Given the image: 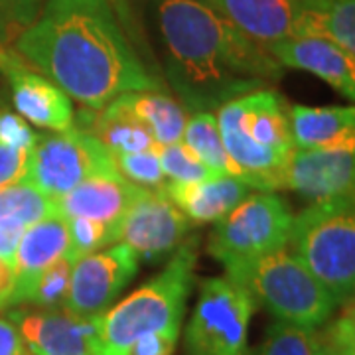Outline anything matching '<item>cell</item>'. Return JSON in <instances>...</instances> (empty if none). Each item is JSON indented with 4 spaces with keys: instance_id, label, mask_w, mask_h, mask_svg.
Wrapping results in <instances>:
<instances>
[{
    "instance_id": "484cf974",
    "label": "cell",
    "mask_w": 355,
    "mask_h": 355,
    "mask_svg": "<svg viewBox=\"0 0 355 355\" xmlns=\"http://www.w3.org/2000/svg\"><path fill=\"white\" fill-rule=\"evenodd\" d=\"M245 355H322L320 331L277 320L266 330L263 342Z\"/></svg>"
},
{
    "instance_id": "7a4b0ae2",
    "label": "cell",
    "mask_w": 355,
    "mask_h": 355,
    "mask_svg": "<svg viewBox=\"0 0 355 355\" xmlns=\"http://www.w3.org/2000/svg\"><path fill=\"white\" fill-rule=\"evenodd\" d=\"M164 48V73L188 113L216 111L279 83L284 67L203 0H146Z\"/></svg>"
},
{
    "instance_id": "6da1fadb",
    "label": "cell",
    "mask_w": 355,
    "mask_h": 355,
    "mask_svg": "<svg viewBox=\"0 0 355 355\" xmlns=\"http://www.w3.org/2000/svg\"><path fill=\"white\" fill-rule=\"evenodd\" d=\"M14 50L85 109H101L130 91H166L107 0H46Z\"/></svg>"
},
{
    "instance_id": "603a6c76",
    "label": "cell",
    "mask_w": 355,
    "mask_h": 355,
    "mask_svg": "<svg viewBox=\"0 0 355 355\" xmlns=\"http://www.w3.org/2000/svg\"><path fill=\"white\" fill-rule=\"evenodd\" d=\"M119 99L140 125L150 132L158 146L182 140L190 113L166 91H130L119 95Z\"/></svg>"
},
{
    "instance_id": "30bf717a",
    "label": "cell",
    "mask_w": 355,
    "mask_h": 355,
    "mask_svg": "<svg viewBox=\"0 0 355 355\" xmlns=\"http://www.w3.org/2000/svg\"><path fill=\"white\" fill-rule=\"evenodd\" d=\"M139 254L125 243H114L73 263L64 308L81 318L105 314L139 272Z\"/></svg>"
},
{
    "instance_id": "cb8c5ba5",
    "label": "cell",
    "mask_w": 355,
    "mask_h": 355,
    "mask_svg": "<svg viewBox=\"0 0 355 355\" xmlns=\"http://www.w3.org/2000/svg\"><path fill=\"white\" fill-rule=\"evenodd\" d=\"M300 36L330 40L355 58V0H306Z\"/></svg>"
},
{
    "instance_id": "8d00e7d4",
    "label": "cell",
    "mask_w": 355,
    "mask_h": 355,
    "mask_svg": "<svg viewBox=\"0 0 355 355\" xmlns=\"http://www.w3.org/2000/svg\"><path fill=\"white\" fill-rule=\"evenodd\" d=\"M14 292V266L0 257V310H10Z\"/></svg>"
},
{
    "instance_id": "8fae6325",
    "label": "cell",
    "mask_w": 355,
    "mask_h": 355,
    "mask_svg": "<svg viewBox=\"0 0 355 355\" xmlns=\"http://www.w3.org/2000/svg\"><path fill=\"white\" fill-rule=\"evenodd\" d=\"M191 221L168 198L166 190H142L119 225V243L146 261L174 253L190 233Z\"/></svg>"
},
{
    "instance_id": "8992f818",
    "label": "cell",
    "mask_w": 355,
    "mask_h": 355,
    "mask_svg": "<svg viewBox=\"0 0 355 355\" xmlns=\"http://www.w3.org/2000/svg\"><path fill=\"white\" fill-rule=\"evenodd\" d=\"M286 247L324 284L336 304L352 302L355 288L354 198L310 203L292 219Z\"/></svg>"
},
{
    "instance_id": "836d02e7",
    "label": "cell",
    "mask_w": 355,
    "mask_h": 355,
    "mask_svg": "<svg viewBox=\"0 0 355 355\" xmlns=\"http://www.w3.org/2000/svg\"><path fill=\"white\" fill-rule=\"evenodd\" d=\"M30 150L14 148L0 142V188L24 182Z\"/></svg>"
},
{
    "instance_id": "7c38bea8",
    "label": "cell",
    "mask_w": 355,
    "mask_h": 355,
    "mask_svg": "<svg viewBox=\"0 0 355 355\" xmlns=\"http://www.w3.org/2000/svg\"><path fill=\"white\" fill-rule=\"evenodd\" d=\"M0 71L8 79L16 113L26 123L51 132H62L73 127L76 109L71 97L32 65L26 64L18 51L6 46L2 48Z\"/></svg>"
},
{
    "instance_id": "d590c367",
    "label": "cell",
    "mask_w": 355,
    "mask_h": 355,
    "mask_svg": "<svg viewBox=\"0 0 355 355\" xmlns=\"http://www.w3.org/2000/svg\"><path fill=\"white\" fill-rule=\"evenodd\" d=\"M24 342L8 318H0V355H26Z\"/></svg>"
},
{
    "instance_id": "277c9868",
    "label": "cell",
    "mask_w": 355,
    "mask_h": 355,
    "mask_svg": "<svg viewBox=\"0 0 355 355\" xmlns=\"http://www.w3.org/2000/svg\"><path fill=\"white\" fill-rule=\"evenodd\" d=\"M196 263L198 237L184 239L156 277L97 316L95 355H125L146 334L180 330Z\"/></svg>"
},
{
    "instance_id": "5b68a950",
    "label": "cell",
    "mask_w": 355,
    "mask_h": 355,
    "mask_svg": "<svg viewBox=\"0 0 355 355\" xmlns=\"http://www.w3.org/2000/svg\"><path fill=\"white\" fill-rule=\"evenodd\" d=\"M225 277L239 284L254 304L286 324L320 328L338 308L330 292L288 247L231 263L225 266Z\"/></svg>"
},
{
    "instance_id": "9a60e30c",
    "label": "cell",
    "mask_w": 355,
    "mask_h": 355,
    "mask_svg": "<svg viewBox=\"0 0 355 355\" xmlns=\"http://www.w3.org/2000/svg\"><path fill=\"white\" fill-rule=\"evenodd\" d=\"M261 46L298 38L306 0H203Z\"/></svg>"
},
{
    "instance_id": "d4e9b609",
    "label": "cell",
    "mask_w": 355,
    "mask_h": 355,
    "mask_svg": "<svg viewBox=\"0 0 355 355\" xmlns=\"http://www.w3.org/2000/svg\"><path fill=\"white\" fill-rule=\"evenodd\" d=\"M182 142L196 154L203 164L207 166L216 176L239 178V170L229 158L223 139L219 135L216 113L200 111L188 116V123L182 135Z\"/></svg>"
},
{
    "instance_id": "44dd1931",
    "label": "cell",
    "mask_w": 355,
    "mask_h": 355,
    "mask_svg": "<svg viewBox=\"0 0 355 355\" xmlns=\"http://www.w3.org/2000/svg\"><path fill=\"white\" fill-rule=\"evenodd\" d=\"M73 125L91 132L111 156L153 150L158 146L119 97L101 109H83L76 114Z\"/></svg>"
},
{
    "instance_id": "f1b7e54d",
    "label": "cell",
    "mask_w": 355,
    "mask_h": 355,
    "mask_svg": "<svg viewBox=\"0 0 355 355\" xmlns=\"http://www.w3.org/2000/svg\"><path fill=\"white\" fill-rule=\"evenodd\" d=\"M156 154H158V160H160L168 184L202 182V180L216 176L182 140L174 144L156 146Z\"/></svg>"
},
{
    "instance_id": "4dcf8cb0",
    "label": "cell",
    "mask_w": 355,
    "mask_h": 355,
    "mask_svg": "<svg viewBox=\"0 0 355 355\" xmlns=\"http://www.w3.org/2000/svg\"><path fill=\"white\" fill-rule=\"evenodd\" d=\"M46 0H0V46H8L34 24Z\"/></svg>"
},
{
    "instance_id": "d6a6232c",
    "label": "cell",
    "mask_w": 355,
    "mask_h": 355,
    "mask_svg": "<svg viewBox=\"0 0 355 355\" xmlns=\"http://www.w3.org/2000/svg\"><path fill=\"white\" fill-rule=\"evenodd\" d=\"M36 139H38V132H34L30 123H26L20 114L0 109V142L2 144L22 148V150H32Z\"/></svg>"
},
{
    "instance_id": "52a82bcc",
    "label": "cell",
    "mask_w": 355,
    "mask_h": 355,
    "mask_svg": "<svg viewBox=\"0 0 355 355\" xmlns=\"http://www.w3.org/2000/svg\"><path fill=\"white\" fill-rule=\"evenodd\" d=\"M292 209L277 191H254L217 219L207 253L223 266L254 259L288 245Z\"/></svg>"
},
{
    "instance_id": "5bb4252c",
    "label": "cell",
    "mask_w": 355,
    "mask_h": 355,
    "mask_svg": "<svg viewBox=\"0 0 355 355\" xmlns=\"http://www.w3.org/2000/svg\"><path fill=\"white\" fill-rule=\"evenodd\" d=\"M30 355H95L97 318H81L65 308L10 310Z\"/></svg>"
},
{
    "instance_id": "3957f363",
    "label": "cell",
    "mask_w": 355,
    "mask_h": 355,
    "mask_svg": "<svg viewBox=\"0 0 355 355\" xmlns=\"http://www.w3.org/2000/svg\"><path fill=\"white\" fill-rule=\"evenodd\" d=\"M214 113L243 182L259 191L282 190V172L294 153L286 99L275 87L257 89Z\"/></svg>"
},
{
    "instance_id": "e575fe53",
    "label": "cell",
    "mask_w": 355,
    "mask_h": 355,
    "mask_svg": "<svg viewBox=\"0 0 355 355\" xmlns=\"http://www.w3.org/2000/svg\"><path fill=\"white\" fill-rule=\"evenodd\" d=\"M180 330H166L146 334L132 343L125 355H174Z\"/></svg>"
},
{
    "instance_id": "4fadbf2b",
    "label": "cell",
    "mask_w": 355,
    "mask_h": 355,
    "mask_svg": "<svg viewBox=\"0 0 355 355\" xmlns=\"http://www.w3.org/2000/svg\"><path fill=\"white\" fill-rule=\"evenodd\" d=\"M355 146L294 148L282 172V190L300 193L308 202L354 198Z\"/></svg>"
},
{
    "instance_id": "f35d334b",
    "label": "cell",
    "mask_w": 355,
    "mask_h": 355,
    "mask_svg": "<svg viewBox=\"0 0 355 355\" xmlns=\"http://www.w3.org/2000/svg\"><path fill=\"white\" fill-rule=\"evenodd\" d=\"M26 355H30V354H26Z\"/></svg>"
},
{
    "instance_id": "83f0119b",
    "label": "cell",
    "mask_w": 355,
    "mask_h": 355,
    "mask_svg": "<svg viewBox=\"0 0 355 355\" xmlns=\"http://www.w3.org/2000/svg\"><path fill=\"white\" fill-rule=\"evenodd\" d=\"M69 251L67 257L76 263L81 257L97 253L105 247L119 243V225L103 223L87 217H69Z\"/></svg>"
},
{
    "instance_id": "74e56055",
    "label": "cell",
    "mask_w": 355,
    "mask_h": 355,
    "mask_svg": "<svg viewBox=\"0 0 355 355\" xmlns=\"http://www.w3.org/2000/svg\"><path fill=\"white\" fill-rule=\"evenodd\" d=\"M2 48H4V46H0V53H2Z\"/></svg>"
},
{
    "instance_id": "ac0fdd59",
    "label": "cell",
    "mask_w": 355,
    "mask_h": 355,
    "mask_svg": "<svg viewBox=\"0 0 355 355\" xmlns=\"http://www.w3.org/2000/svg\"><path fill=\"white\" fill-rule=\"evenodd\" d=\"M69 251V227L62 214L53 211L26 229L12 257L14 292L10 308L20 306L22 296L44 268Z\"/></svg>"
},
{
    "instance_id": "4316f807",
    "label": "cell",
    "mask_w": 355,
    "mask_h": 355,
    "mask_svg": "<svg viewBox=\"0 0 355 355\" xmlns=\"http://www.w3.org/2000/svg\"><path fill=\"white\" fill-rule=\"evenodd\" d=\"M71 268L73 261L67 254L51 263L30 284L20 304H32L36 308H64L69 292Z\"/></svg>"
},
{
    "instance_id": "ffe728a7",
    "label": "cell",
    "mask_w": 355,
    "mask_h": 355,
    "mask_svg": "<svg viewBox=\"0 0 355 355\" xmlns=\"http://www.w3.org/2000/svg\"><path fill=\"white\" fill-rule=\"evenodd\" d=\"M294 148L355 146V109L349 107H288Z\"/></svg>"
},
{
    "instance_id": "1f68e13d",
    "label": "cell",
    "mask_w": 355,
    "mask_h": 355,
    "mask_svg": "<svg viewBox=\"0 0 355 355\" xmlns=\"http://www.w3.org/2000/svg\"><path fill=\"white\" fill-rule=\"evenodd\" d=\"M109 6L113 8L116 20L121 22L127 38L130 40V44L135 46V50L139 51V55L146 62L148 67H153L156 71V64H154L153 51H150V46H148V40L144 36V30H142V24L137 18V12H135V6H132V0H107Z\"/></svg>"
},
{
    "instance_id": "7402d4cb",
    "label": "cell",
    "mask_w": 355,
    "mask_h": 355,
    "mask_svg": "<svg viewBox=\"0 0 355 355\" xmlns=\"http://www.w3.org/2000/svg\"><path fill=\"white\" fill-rule=\"evenodd\" d=\"M55 211V202L28 182L0 188V257L12 263L24 231Z\"/></svg>"
},
{
    "instance_id": "d6986e66",
    "label": "cell",
    "mask_w": 355,
    "mask_h": 355,
    "mask_svg": "<svg viewBox=\"0 0 355 355\" xmlns=\"http://www.w3.org/2000/svg\"><path fill=\"white\" fill-rule=\"evenodd\" d=\"M166 193L193 223H211L229 214L251 188L235 176H211L202 182L166 184Z\"/></svg>"
},
{
    "instance_id": "2e32d148",
    "label": "cell",
    "mask_w": 355,
    "mask_h": 355,
    "mask_svg": "<svg viewBox=\"0 0 355 355\" xmlns=\"http://www.w3.org/2000/svg\"><path fill=\"white\" fill-rule=\"evenodd\" d=\"M282 67L308 71L324 79L345 99L355 97V58L324 38L298 36L266 48Z\"/></svg>"
},
{
    "instance_id": "f546056e",
    "label": "cell",
    "mask_w": 355,
    "mask_h": 355,
    "mask_svg": "<svg viewBox=\"0 0 355 355\" xmlns=\"http://www.w3.org/2000/svg\"><path fill=\"white\" fill-rule=\"evenodd\" d=\"M113 162L121 176L127 178L130 184L142 190H164L168 184L156 148L142 153L116 154L113 156Z\"/></svg>"
},
{
    "instance_id": "ba28073f",
    "label": "cell",
    "mask_w": 355,
    "mask_h": 355,
    "mask_svg": "<svg viewBox=\"0 0 355 355\" xmlns=\"http://www.w3.org/2000/svg\"><path fill=\"white\" fill-rule=\"evenodd\" d=\"M257 304L229 277L203 280L186 330V355H245Z\"/></svg>"
},
{
    "instance_id": "9c48e42d",
    "label": "cell",
    "mask_w": 355,
    "mask_h": 355,
    "mask_svg": "<svg viewBox=\"0 0 355 355\" xmlns=\"http://www.w3.org/2000/svg\"><path fill=\"white\" fill-rule=\"evenodd\" d=\"M111 168L114 162L107 148L91 132L73 125L62 132L38 135L24 182L55 202L85 178Z\"/></svg>"
},
{
    "instance_id": "e0dca14e",
    "label": "cell",
    "mask_w": 355,
    "mask_h": 355,
    "mask_svg": "<svg viewBox=\"0 0 355 355\" xmlns=\"http://www.w3.org/2000/svg\"><path fill=\"white\" fill-rule=\"evenodd\" d=\"M140 193L142 188L130 184L116 168H111L85 178L73 190L55 200V211L65 219L87 217L103 223L121 225V219L139 200Z\"/></svg>"
}]
</instances>
